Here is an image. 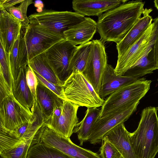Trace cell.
<instances>
[{"mask_svg": "<svg viewBox=\"0 0 158 158\" xmlns=\"http://www.w3.org/2000/svg\"><path fill=\"white\" fill-rule=\"evenodd\" d=\"M145 2L129 1L98 16L97 31L104 42L117 44L125 36L141 17Z\"/></svg>", "mask_w": 158, "mask_h": 158, "instance_id": "6da1fadb", "label": "cell"}, {"mask_svg": "<svg viewBox=\"0 0 158 158\" xmlns=\"http://www.w3.org/2000/svg\"><path fill=\"white\" fill-rule=\"evenodd\" d=\"M65 39L63 35L30 22L27 26L21 27L18 57L19 69L27 66L32 59Z\"/></svg>", "mask_w": 158, "mask_h": 158, "instance_id": "7a4b0ae2", "label": "cell"}, {"mask_svg": "<svg viewBox=\"0 0 158 158\" xmlns=\"http://www.w3.org/2000/svg\"><path fill=\"white\" fill-rule=\"evenodd\" d=\"M158 107L142 111L136 129L129 132V140L136 158H155L158 151Z\"/></svg>", "mask_w": 158, "mask_h": 158, "instance_id": "3957f363", "label": "cell"}, {"mask_svg": "<svg viewBox=\"0 0 158 158\" xmlns=\"http://www.w3.org/2000/svg\"><path fill=\"white\" fill-rule=\"evenodd\" d=\"M64 100L79 107L102 106L105 100L100 98L83 74L72 73L62 85Z\"/></svg>", "mask_w": 158, "mask_h": 158, "instance_id": "277c9868", "label": "cell"}, {"mask_svg": "<svg viewBox=\"0 0 158 158\" xmlns=\"http://www.w3.org/2000/svg\"><path fill=\"white\" fill-rule=\"evenodd\" d=\"M152 81L141 78L109 95L101 109L102 118L123 107L139 102L149 90Z\"/></svg>", "mask_w": 158, "mask_h": 158, "instance_id": "5b68a950", "label": "cell"}, {"mask_svg": "<svg viewBox=\"0 0 158 158\" xmlns=\"http://www.w3.org/2000/svg\"><path fill=\"white\" fill-rule=\"evenodd\" d=\"M152 21L140 38L123 54L118 58L114 69L116 75H123L158 40V17Z\"/></svg>", "mask_w": 158, "mask_h": 158, "instance_id": "8992f818", "label": "cell"}, {"mask_svg": "<svg viewBox=\"0 0 158 158\" xmlns=\"http://www.w3.org/2000/svg\"><path fill=\"white\" fill-rule=\"evenodd\" d=\"M85 17L75 12L44 10L31 14L28 18L31 23L63 35L64 31L83 21Z\"/></svg>", "mask_w": 158, "mask_h": 158, "instance_id": "52a82bcc", "label": "cell"}, {"mask_svg": "<svg viewBox=\"0 0 158 158\" xmlns=\"http://www.w3.org/2000/svg\"><path fill=\"white\" fill-rule=\"evenodd\" d=\"M107 64L104 42L101 40H92L90 52L82 73L99 96L103 75Z\"/></svg>", "mask_w": 158, "mask_h": 158, "instance_id": "ba28073f", "label": "cell"}, {"mask_svg": "<svg viewBox=\"0 0 158 158\" xmlns=\"http://www.w3.org/2000/svg\"><path fill=\"white\" fill-rule=\"evenodd\" d=\"M139 102L123 107L106 115L99 117L95 121L89 132L88 140L95 145L101 142L104 135L117 125L124 123L136 110Z\"/></svg>", "mask_w": 158, "mask_h": 158, "instance_id": "9c48e42d", "label": "cell"}, {"mask_svg": "<svg viewBox=\"0 0 158 158\" xmlns=\"http://www.w3.org/2000/svg\"><path fill=\"white\" fill-rule=\"evenodd\" d=\"M77 47L65 39L55 44L45 52L48 64L62 85L69 76V64Z\"/></svg>", "mask_w": 158, "mask_h": 158, "instance_id": "30bf717a", "label": "cell"}, {"mask_svg": "<svg viewBox=\"0 0 158 158\" xmlns=\"http://www.w3.org/2000/svg\"><path fill=\"white\" fill-rule=\"evenodd\" d=\"M0 116L5 130L17 137L15 131L30 122L32 113L19 103L11 94L2 101Z\"/></svg>", "mask_w": 158, "mask_h": 158, "instance_id": "8fae6325", "label": "cell"}, {"mask_svg": "<svg viewBox=\"0 0 158 158\" xmlns=\"http://www.w3.org/2000/svg\"><path fill=\"white\" fill-rule=\"evenodd\" d=\"M40 142L59 150L71 158H101L97 153L74 144L70 138L56 134L46 125Z\"/></svg>", "mask_w": 158, "mask_h": 158, "instance_id": "7c38bea8", "label": "cell"}, {"mask_svg": "<svg viewBox=\"0 0 158 158\" xmlns=\"http://www.w3.org/2000/svg\"><path fill=\"white\" fill-rule=\"evenodd\" d=\"M79 106L64 100L61 113L55 121L45 123L53 132L64 137L70 138L78 121L77 113Z\"/></svg>", "mask_w": 158, "mask_h": 158, "instance_id": "4fadbf2b", "label": "cell"}, {"mask_svg": "<svg viewBox=\"0 0 158 158\" xmlns=\"http://www.w3.org/2000/svg\"><path fill=\"white\" fill-rule=\"evenodd\" d=\"M22 25L6 10L0 9V38L9 55L14 44L20 35Z\"/></svg>", "mask_w": 158, "mask_h": 158, "instance_id": "5bb4252c", "label": "cell"}, {"mask_svg": "<svg viewBox=\"0 0 158 158\" xmlns=\"http://www.w3.org/2000/svg\"><path fill=\"white\" fill-rule=\"evenodd\" d=\"M128 1L127 0H73L72 7L75 12L85 16H99Z\"/></svg>", "mask_w": 158, "mask_h": 158, "instance_id": "9a60e30c", "label": "cell"}, {"mask_svg": "<svg viewBox=\"0 0 158 158\" xmlns=\"http://www.w3.org/2000/svg\"><path fill=\"white\" fill-rule=\"evenodd\" d=\"M158 69V40L123 75L140 78L147 74L152 73L154 70Z\"/></svg>", "mask_w": 158, "mask_h": 158, "instance_id": "2e32d148", "label": "cell"}, {"mask_svg": "<svg viewBox=\"0 0 158 158\" xmlns=\"http://www.w3.org/2000/svg\"><path fill=\"white\" fill-rule=\"evenodd\" d=\"M151 8L144 9L143 16L132 27L124 38L116 44L118 58L123 54L143 35L152 23L153 19L150 15Z\"/></svg>", "mask_w": 158, "mask_h": 158, "instance_id": "e0dca14e", "label": "cell"}, {"mask_svg": "<svg viewBox=\"0 0 158 158\" xmlns=\"http://www.w3.org/2000/svg\"><path fill=\"white\" fill-rule=\"evenodd\" d=\"M97 23L93 19L85 17L81 22L64 31L65 40L76 46L90 41L97 31Z\"/></svg>", "mask_w": 158, "mask_h": 158, "instance_id": "ac0fdd59", "label": "cell"}, {"mask_svg": "<svg viewBox=\"0 0 158 158\" xmlns=\"http://www.w3.org/2000/svg\"><path fill=\"white\" fill-rule=\"evenodd\" d=\"M129 132L122 123L108 132L103 138L112 144L123 158H136L129 141Z\"/></svg>", "mask_w": 158, "mask_h": 158, "instance_id": "d6986e66", "label": "cell"}, {"mask_svg": "<svg viewBox=\"0 0 158 158\" xmlns=\"http://www.w3.org/2000/svg\"><path fill=\"white\" fill-rule=\"evenodd\" d=\"M140 78L117 75L112 66L107 64L103 75L99 96L104 99L106 96L121 87L135 82Z\"/></svg>", "mask_w": 158, "mask_h": 158, "instance_id": "ffe728a7", "label": "cell"}, {"mask_svg": "<svg viewBox=\"0 0 158 158\" xmlns=\"http://www.w3.org/2000/svg\"><path fill=\"white\" fill-rule=\"evenodd\" d=\"M31 111L32 113L31 118L21 137L28 141L32 147L40 142L46 124L43 115L36 99L34 100Z\"/></svg>", "mask_w": 158, "mask_h": 158, "instance_id": "44dd1931", "label": "cell"}, {"mask_svg": "<svg viewBox=\"0 0 158 158\" xmlns=\"http://www.w3.org/2000/svg\"><path fill=\"white\" fill-rule=\"evenodd\" d=\"M27 65L20 69L17 78L13 82L11 93L19 103L31 111L35 100L26 81Z\"/></svg>", "mask_w": 158, "mask_h": 158, "instance_id": "7402d4cb", "label": "cell"}, {"mask_svg": "<svg viewBox=\"0 0 158 158\" xmlns=\"http://www.w3.org/2000/svg\"><path fill=\"white\" fill-rule=\"evenodd\" d=\"M35 96L36 102L43 115L45 123L52 115L56 102L60 98L38 80Z\"/></svg>", "mask_w": 158, "mask_h": 158, "instance_id": "603a6c76", "label": "cell"}, {"mask_svg": "<svg viewBox=\"0 0 158 158\" xmlns=\"http://www.w3.org/2000/svg\"><path fill=\"white\" fill-rule=\"evenodd\" d=\"M101 109L96 107L87 108L83 119L78 123L73 130L77 134L80 146L88 141L90 130L96 120L100 117Z\"/></svg>", "mask_w": 158, "mask_h": 158, "instance_id": "cb8c5ba5", "label": "cell"}, {"mask_svg": "<svg viewBox=\"0 0 158 158\" xmlns=\"http://www.w3.org/2000/svg\"><path fill=\"white\" fill-rule=\"evenodd\" d=\"M27 65L30 67L34 72L48 81L56 85H62L48 64L45 52L32 59L29 62Z\"/></svg>", "mask_w": 158, "mask_h": 158, "instance_id": "d4e9b609", "label": "cell"}, {"mask_svg": "<svg viewBox=\"0 0 158 158\" xmlns=\"http://www.w3.org/2000/svg\"><path fill=\"white\" fill-rule=\"evenodd\" d=\"M91 44L92 41L77 46L69 63V76L76 71L83 73L88 59Z\"/></svg>", "mask_w": 158, "mask_h": 158, "instance_id": "484cf974", "label": "cell"}, {"mask_svg": "<svg viewBox=\"0 0 158 158\" xmlns=\"http://www.w3.org/2000/svg\"><path fill=\"white\" fill-rule=\"evenodd\" d=\"M27 158H71L59 150L40 142L29 148Z\"/></svg>", "mask_w": 158, "mask_h": 158, "instance_id": "4316f807", "label": "cell"}, {"mask_svg": "<svg viewBox=\"0 0 158 158\" xmlns=\"http://www.w3.org/2000/svg\"><path fill=\"white\" fill-rule=\"evenodd\" d=\"M31 147L26 139L21 137L13 146L0 155L2 158H27L28 150Z\"/></svg>", "mask_w": 158, "mask_h": 158, "instance_id": "83f0119b", "label": "cell"}, {"mask_svg": "<svg viewBox=\"0 0 158 158\" xmlns=\"http://www.w3.org/2000/svg\"><path fill=\"white\" fill-rule=\"evenodd\" d=\"M33 3L32 0H23L18 6H12L6 10L13 17L19 20L22 27L27 26L30 23L27 15L28 6Z\"/></svg>", "mask_w": 158, "mask_h": 158, "instance_id": "f1b7e54d", "label": "cell"}, {"mask_svg": "<svg viewBox=\"0 0 158 158\" xmlns=\"http://www.w3.org/2000/svg\"><path fill=\"white\" fill-rule=\"evenodd\" d=\"M9 56L6 52L0 38V64L2 74L7 86L11 93L13 81L9 63Z\"/></svg>", "mask_w": 158, "mask_h": 158, "instance_id": "f546056e", "label": "cell"}, {"mask_svg": "<svg viewBox=\"0 0 158 158\" xmlns=\"http://www.w3.org/2000/svg\"><path fill=\"white\" fill-rule=\"evenodd\" d=\"M19 37L15 42L9 56V66L13 82L16 79L19 70L18 65Z\"/></svg>", "mask_w": 158, "mask_h": 158, "instance_id": "4dcf8cb0", "label": "cell"}, {"mask_svg": "<svg viewBox=\"0 0 158 158\" xmlns=\"http://www.w3.org/2000/svg\"><path fill=\"white\" fill-rule=\"evenodd\" d=\"M20 138L0 128V155L13 146Z\"/></svg>", "mask_w": 158, "mask_h": 158, "instance_id": "1f68e13d", "label": "cell"}, {"mask_svg": "<svg viewBox=\"0 0 158 158\" xmlns=\"http://www.w3.org/2000/svg\"><path fill=\"white\" fill-rule=\"evenodd\" d=\"M99 149L101 158H119L121 155L116 148L108 140L103 139Z\"/></svg>", "mask_w": 158, "mask_h": 158, "instance_id": "d6a6232c", "label": "cell"}, {"mask_svg": "<svg viewBox=\"0 0 158 158\" xmlns=\"http://www.w3.org/2000/svg\"><path fill=\"white\" fill-rule=\"evenodd\" d=\"M26 79L27 84L35 100L36 99L35 92L38 80L33 71L28 65L27 66Z\"/></svg>", "mask_w": 158, "mask_h": 158, "instance_id": "836d02e7", "label": "cell"}, {"mask_svg": "<svg viewBox=\"0 0 158 158\" xmlns=\"http://www.w3.org/2000/svg\"><path fill=\"white\" fill-rule=\"evenodd\" d=\"M34 73L38 81L44 86L54 93L60 98L65 100L62 86L56 85L48 81L36 73L34 72Z\"/></svg>", "mask_w": 158, "mask_h": 158, "instance_id": "e575fe53", "label": "cell"}, {"mask_svg": "<svg viewBox=\"0 0 158 158\" xmlns=\"http://www.w3.org/2000/svg\"><path fill=\"white\" fill-rule=\"evenodd\" d=\"M11 94L8 88L3 75L0 74V110L4 99Z\"/></svg>", "mask_w": 158, "mask_h": 158, "instance_id": "d590c367", "label": "cell"}, {"mask_svg": "<svg viewBox=\"0 0 158 158\" xmlns=\"http://www.w3.org/2000/svg\"><path fill=\"white\" fill-rule=\"evenodd\" d=\"M23 0H0V9L6 10L14 5L20 3Z\"/></svg>", "mask_w": 158, "mask_h": 158, "instance_id": "8d00e7d4", "label": "cell"}, {"mask_svg": "<svg viewBox=\"0 0 158 158\" xmlns=\"http://www.w3.org/2000/svg\"><path fill=\"white\" fill-rule=\"evenodd\" d=\"M28 124V123L24 124L15 131L17 138H20L22 136L26 129Z\"/></svg>", "mask_w": 158, "mask_h": 158, "instance_id": "74e56055", "label": "cell"}, {"mask_svg": "<svg viewBox=\"0 0 158 158\" xmlns=\"http://www.w3.org/2000/svg\"><path fill=\"white\" fill-rule=\"evenodd\" d=\"M0 128H1L2 129H4V130H6V131H6L5 130V129L3 127L0 116Z\"/></svg>", "mask_w": 158, "mask_h": 158, "instance_id": "f35d334b", "label": "cell"}, {"mask_svg": "<svg viewBox=\"0 0 158 158\" xmlns=\"http://www.w3.org/2000/svg\"><path fill=\"white\" fill-rule=\"evenodd\" d=\"M154 3L155 6L157 9L158 10V1L157 0H155L154 1Z\"/></svg>", "mask_w": 158, "mask_h": 158, "instance_id": "ab89813d", "label": "cell"}, {"mask_svg": "<svg viewBox=\"0 0 158 158\" xmlns=\"http://www.w3.org/2000/svg\"><path fill=\"white\" fill-rule=\"evenodd\" d=\"M0 74H2V71H1V69L0 64Z\"/></svg>", "mask_w": 158, "mask_h": 158, "instance_id": "60d3db41", "label": "cell"}, {"mask_svg": "<svg viewBox=\"0 0 158 158\" xmlns=\"http://www.w3.org/2000/svg\"><path fill=\"white\" fill-rule=\"evenodd\" d=\"M119 158H123L121 156Z\"/></svg>", "mask_w": 158, "mask_h": 158, "instance_id": "b9f144b4", "label": "cell"}]
</instances>
